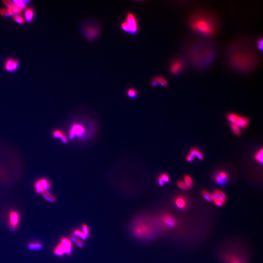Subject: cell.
Instances as JSON below:
<instances>
[{
	"mask_svg": "<svg viewBox=\"0 0 263 263\" xmlns=\"http://www.w3.org/2000/svg\"><path fill=\"white\" fill-rule=\"evenodd\" d=\"M75 243H76L77 246L79 247V248H83L85 247V243H83L82 240H80V239L77 240V241Z\"/></svg>",
	"mask_w": 263,
	"mask_h": 263,
	"instance_id": "obj_38",
	"label": "cell"
},
{
	"mask_svg": "<svg viewBox=\"0 0 263 263\" xmlns=\"http://www.w3.org/2000/svg\"><path fill=\"white\" fill-rule=\"evenodd\" d=\"M157 182H158V184H159L160 186H164V184H165V183L164 182V181L162 180V179L159 176H158V178H157Z\"/></svg>",
	"mask_w": 263,
	"mask_h": 263,
	"instance_id": "obj_41",
	"label": "cell"
},
{
	"mask_svg": "<svg viewBox=\"0 0 263 263\" xmlns=\"http://www.w3.org/2000/svg\"><path fill=\"white\" fill-rule=\"evenodd\" d=\"M227 118L230 123L236 125L240 128H247L250 123L249 118L233 113H228Z\"/></svg>",
	"mask_w": 263,
	"mask_h": 263,
	"instance_id": "obj_4",
	"label": "cell"
},
{
	"mask_svg": "<svg viewBox=\"0 0 263 263\" xmlns=\"http://www.w3.org/2000/svg\"><path fill=\"white\" fill-rule=\"evenodd\" d=\"M230 127L232 131L236 135H240L241 134V130L240 127L236 125L233 124L232 123H230Z\"/></svg>",
	"mask_w": 263,
	"mask_h": 263,
	"instance_id": "obj_26",
	"label": "cell"
},
{
	"mask_svg": "<svg viewBox=\"0 0 263 263\" xmlns=\"http://www.w3.org/2000/svg\"><path fill=\"white\" fill-rule=\"evenodd\" d=\"M154 77L157 81V85H159L164 87H167L168 85V81L163 77L158 76H156Z\"/></svg>",
	"mask_w": 263,
	"mask_h": 263,
	"instance_id": "obj_21",
	"label": "cell"
},
{
	"mask_svg": "<svg viewBox=\"0 0 263 263\" xmlns=\"http://www.w3.org/2000/svg\"><path fill=\"white\" fill-rule=\"evenodd\" d=\"M184 67L183 62L180 59L173 60L170 66V71L173 75H178L180 73Z\"/></svg>",
	"mask_w": 263,
	"mask_h": 263,
	"instance_id": "obj_7",
	"label": "cell"
},
{
	"mask_svg": "<svg viewBox=\"0 0 263 263\" xmlns=\"http://www.w3.org/2000/svg\"><path fill=\"white\" fill-rule=\"evenodd\" d=\"M263 149H261V150L258 151L256 153V154L255 155L254 158L259 163L262 164L263 161Z\"/></svg>",
	"mask_w": 263,
	"mask_h": 263,
	"instance_id": "obj_29",
	"label": "cell"
},
{
	"mask_svg": "<svg viewBox=\"0 0 263 263\" xmlns=\"http://www.w3.org/2000/svg\"><path fill=\"white\" fill-rule=\"evenodd\" d=\"M162 222L167 227L174 228L176 226V220L170 215H164L162 217Z\"/></svg>",
	"mask_w": 263,
	"mask_h": 263,
	"instance_id": "obj_11",
	"label": "cell"
},
{
	"mask_svg": "<svg viewBox=\"0 0 263 263\" xmlns=\"http://www.w3.org/2000/svg\"><path fill=\"white\" fill-rule=\"evenodd\" d=\"M192 30L201 35L211 36L216 32V24L211 17L206 15L197 14L192 17L189 21Z\"/></svg>",
	"mask_w": 263,
	"mask_h": 263,
	"instance_id": "obj_1",
	"label": "cell"
},
{
	"mask_svg": "<svg viewBox=\"0 0 263 263\" xmlns=\"http://www.w3.org/2000/svg\"><path fill=\"white\" fill-rule=\"evenodd\" d=\"M56 255L58 256H63L65 254L64 247L61 243L57 245L53 251Z\"/></svg>",
	"mask_w": 263,
	"mask_h": 263,
	"instance_id": "obj_16",
	"label": "cell"
},
{
	"mask_svg": "<svg viewBox=\"0 0 263 263\" xmlns=\"http://www.w3.org/2000/svg\"><path fill=\"white\" fill-rule=\"evenodd\" d=\"M247 53L244 52H237L234 53L233 55L232 56L231 59V62L232 64L234 67H236L237 68L241 69H247V66L251 64V56L248 57Z\"/></svg>",
	"mask_w": 263,
	"mask_h": 263,
	"instance_id": "obj_3",
	"label": "cell"
},
{
	"mask_svg": "<svg viewBox=\"0 0 263 263\" xmlns=\"http://www.w3.org/2000/svg\"><path fill=\"white\" fill-rule=\"evenodd\" d=\"M70 241L76 243L77 241V240H79V238L76 236H74V234H70Z\"/></svg>",
	"mask_w": 263,
	"mask_h": 263,
	"instance_id": "obj_39",
	"label": "cell"
},
{
	"mask_svg": "<svg viewBox=\"0 0 263 263\" xmlns=\"http://www.w3.org/2000/svg\"><path fill=\"white\" fill-rule=\"evenodd\" d=\"M214 202V204L217 207H223L224 205L225 202L222 200L220 198H217L212 201Z\"/></svg>",
	"mask_w": 263,
	"mask_h": 263,
	"instance_id": "obj_35",
	"label": "cell"
},
{
	"mask_svg": "<svg viewBox=\"0 0 263 263\" xmlns=\"http://www.w3.org/2000/svg\"><path fill=\"white\" fill-rule=\"evenodd\" d=\"M126 94L128 97L132 99L137 98L139 95L138 91L133 88H130L128 89L126 91Z\"/></svg>",
	"mask_w": 263,
	"mask_h": 263,
	"instance_id": "obj_23",
	"label": "cell"
},
{
	"mask_svg": "<svg viewBox=\"0 0 263 263\" xmlns=\"http://www.w3.org/2000/svg\"><path fill=\"white\" fill-rule=\"evenodd\" d=\"M177 186L180 189H182L184 191H186L188 189V187H187L186 184L183 181H178L177 183Z\"/></svg>",
	"mask_w": 263,
	"mask_h": 263,
	"instance_id": "obj_34",
	"label": "cell"
},
{
	"mask_svg": "<svg viewBox=\"0 0 263 263\" xmlns=\"http://www.w3.org/2000/svg\"><path fill=\"white\" fill-rule=\"evenodd\" d=\"M83 34L88 40L92 41L96 39L99 33V28L95 25L86 24L83 28Z\"/></svg>",
	"mask_w": 263,
	"mask_h": 263,
	"instance_id": "obj_6",
	"label": "cell"
},
{
	"mask_svg": "<svg viewBox=\"0 0 263 263\" xmlns=\"http://www.w3.org/2000/svg\"><path fill=\"white\" fill-rule=\"evenodd\" d=\"M34 16V11L33 9L32 8L27 9L25 11V17H26V21L28 23H30L32 21Z\"/></svg>",
	"mask_w": 263,
	"mask_h": 263,
	"instance_id": "obj_18",
	"label": "cell"
},
{
	"mask_svg": "<svg viewBox=\"0 0 263 263\" xmlns=\"http://www.w3.org/2000/svg\"><path fill=\"white\" fill-rule=\"evenodd\" d=\"M0 15L1 16H4V17H10V16H14L16 14L10 9H8V8H5V9L2 8V9H0Z\"/></svg>",
	"mask_w": 263,
	"mask_h": 263,
	"instance_id": "obj_20",
	"label": "cell"
},
{
	"mask_svg": "<svg viewBox=\"0 0 263 263\" xmlns=\"http://www.w3.org/2000/svg\"><path fill=\"white\" fill-rule=\"evenodd\" d=\"M10 229L12 230H15L16 227L19 223V215L15 211H11L9 214Z\"/></svg>",
	"mask_w": 263,
	"mask_h": 263,
	"instance_id": "obj_9",
	"label": "cell"
},
{
	"mask_svg": "<svg viewBox=\"0 0 263 263\" xmlns=\"http://www.w3.org/2000/svg\"><path fill=\"white\" fill-rule=\"evenodd\" d=\"M196 157V149H192L186 157V159L188 162H192Z\"/></svg>",
	"mask_w": 263,
	"mask_h": 263,
	"instance_id": "obj_28",
	"label": "cell"
},
{
	"mask_svg": "<svg viewBox=\"0 0 263 263\" xmlns=\"http://www.w3.org/2000/svg\"><path fill=\"white\" fill-rule=\"evenodd\" d=\"M228 173L225 171H220L214 176V179L217 183L224 185L228 180Z\"/></svg>",
	"mask_w": 263,
	"mask_h": 263,
	"instance_id": "obj_10",
	"label": "cell"
},
{
	"mask_svg": "<svg viewBox=\"0 0 263 263\" xmlns=\"http://www.w3.org/2000/svg\"><path fill=\"white\" fill-rule=\"evenodd\" d=\"M60 243L63 246L65 250V254L71 255L72 254V242L67 238H62L60 239Z\"/></svg>",
	"mask_w": 263,
	"mask_h": 263,
	"instance_id": "obj_12",
	"label": "cell"
},
{
	"mask_svg": "<svg viewBox=\"0 0 263 263\" xmlns=\"http://www.w3.org/2000/svg\"><path fill=\"white\" fill-rule=\"evenodd\" d=\"M263 39H262V38H259V39H258L257 41V48L258 49L260 50H262L263 49Z\"/></svg>",
	"mask_w": 263,
	"mask_h": 263,
	"instance_id": "obj_37",
	"label": "cell"
},
{
	"mask_svg": "<svg viewBox=\"0 0 263 263\" xmlns=\"http://www.w3.org/2000/svg\"><path fill=\"white\" fill-rule=\"evenodd\" d=\"M52 135L53 138L56 139H59L62 142H64L67 140V135H65V134L61 130H55L52 132Z\"/></svg>",
	"mask_w": 263,
	"mask_h": 263,
	"instance_id": "obj_14",
	"label": "cell"
},
{
	"mask_svg": "<svg viewBox=\"0 0 263 263\" xmlns=\"http://www.w3.org/2000/svg\"><path fill=\"white\" fill-rule=\"evenodd\" d=\"M13 19L15 22H16L17 23H19V24H23L25 23L24 19L19 15H15L13 16Z\"/></svg>",
	"mask_w": 263,
	"mask_h": 263,
	"instance_id": "obj_32",
	"label": "cell"
},
{
	"mask_svg": "<svg viewBox=\"0 0 263 263\" xmlns=\"http://www.w3.org/2000/svg\"><path fill=\"white\" fill-rule=\"evenodd\" d=\"M39 180L41 183L42 187L44 188L45 191H49L51 187H52V185L47 178H41L39 179Z\"/></svg>",
	"mask_w": 263,
	"mask_h": 263,
	"instance_id": "obj_17",
	"label": "cell"
},
{
	"mask_svg": "<svg viewBox=\"0 0 263 263\" xmlns=\"http://www.w3.org/2000/svg\"><path fill=\"white\" fill-rule=\"evenodd\" d=\"M201 194L205 199L207 201L211 202L212 201V197H211V194L209 193V192H207L206 190H203L202 191Z\"/></svg>",
	"mask_w": 263,
	"mask_h": 263,
	"instance_id": "obj_31",
	"label": "cell"
},
{
	"mask_svg": "<svg viewBox=\"0 0 263 263\" xmlns=\"http://www.w3.org/2000/svg\"><path fill=\"white\" fill-rule=\"evenodd\" d=\"M184 182L186 184L189 188H191L193 185V181L191 176L189 175H185L184 177Z\"/></svg>",
	"mask_w": 263,
	"mask_h": 263,
	"instance_id": "obj_30",
	"label": "cell"
},
{
	"mask_svg": "<svg viewBox=\"0 0 263 263\" xmlns=\"http://www.w3.org/2000/svg\"><path fill=\"white\" fill-rule=\"evenodd\" d=\"M42 194L43 197L50 203H54L56 201L55 197L48 191H45L42 193Z\"/></svg>",
	"mask_w": 263,
	"mask_h": 263,
	"instance_id": "obj_19",
	"label": "cell"
},
{
	"mask_svg": "<svg viewBox=\"0 0 263 263\" xmlns=\"http://www.w3.org/2000/svg\"><path fill=\"white\" fill-rule=\"evenodd\" d=\"M160 177L162 179L163 181H164V183H168L169 182L170 180V177H169V175H167L166 174H161L160 175Z\"/></svg>",
	"mask_w": 263,
	"mask_h": 263,
	"instance_id": "obj_36",
	"label": "cell"
},
{
	"mask_svg": "<svg viewBox=\"0 0 263 263\" xmlns=\"http://www.w3.org/2000/svg\"><path fill=\"white\" fill-rule=\"evenodd\" d=\"M19 63V60L17 59H12L11 58H9L6 60L5 63V69L7 71L13 72L18 68Z\"/></svg>",
	"mask_w": 263,
	"mask_h": 263,
	"instance_id": "obj_8",
	"label": "cell"
},
{
	"mask_svg": "<svg viewBox=\"0 0 263 263\" xmlns=\"http://www.w3.org/2000/svg\"><path fill=\"white\" fill-rule=\"evenodd\" d=\"M225 258L229 263H246L243 262L240 257L232 254L227 255Z\"/></svg>",
	"mask_w": 263,
	"mask_h": 263,
	"instance_id": "obj_15",
	"label": "cell"
},
{
	"mask_svg": "<svg viewBox=\"0 0 263 263\" xmlns=\"http://www.w3.org/2000/svg\"><path fill=\"white\" fill-rule=\"evenodd\" d=\"M81 229H82V232H83V233L85 234L87 238H88L90 236V231L89 229L88 226H87V225L86 224H83L82 225Z\"/></svg>",
	"mask_w": 263,
	"mask_h": 263,
	"instance_id": "obj_33",
	"label": "cell"
},
{
	"mask_svg": "<svg viewBox=\"0 0 263 263\" xmlns=\"http://www.w3.org/2000/svg\"><path fill=\"white\" fill-rule=\"evenodd\" d=\"M85 133V128L83 125L79 123H73L69 128L68 139H73L76 138H81Z\"/></svg>",
	"mask_w": 263,
	"mask_h": 263,
	"instance_id": "obj_5",
	"label": "cell"
},
{
	"mask_svg": "<svg viewBox=\"0 0 263 263\" xmlns=\"http://www.w3.org/2000/svg\"><path fill=\"white\" fill-rule=\"evenodd\" d=\"M34 187L35 189V191L38 194H41V193H42L43 192H45L44 188H43L42 185H41V183L40 182L39 179H38L34 183Z\"/></svg>",
	"mask_w": 263,
	"mask_h": 263,
	"instance_id": "obj_24",
	"label": "cell"
},
{
	"mask_svg": "<svg viewBox=\"0 0 263 263\" xmlns=\"http://www.w3.org/2000/svg\"><path fill=\"white\" fill-rule=\"evenodd\" d=\"M11 1L14 5L20 7L23 9H26L27 4H29L30 2V1H20V0H14Z\"/></svg>",
	"mask_w": 263,
	"mask_h": 263,
	"instance_id": "obj_22",
	"label": "cell"
},
{
	"mask_svg": "<svg viewBox=\"0 0 263 263\" xmlns=\"http://www.w3.org/2000/svg\"><path fill=\"white\" fill-rule=\"evenodd\" d=\"M175 206L178 209L184 210L187 206V201L186 198L183 196H179L175 198Z\"/></svg>",
	"mask_w": 263,
	"mask_h": 263,
	"instance_id": "obj_13",
	"label": "cell"
},
{
	"mask_svg": "<svg viewBox=\"0 0 263 263\" xmlns=\"http://www.w3.org/2000/svg\"><path fill=\"white\" fill-rule=\"evenodd\" d=\"M27 247L29 250H35L42 249V246L40 243H31L28 245Z\"/></svg>",
	"mask_w": 263,
	"mask_h": 263,
	"instance_id": "obj_25",
	"label": "cell"
},
{
	"mask_svg": "<svg viewBox=\"0 0 263 263\" xmlns=\"http://www.w3.org/2000/svg\"><path fill=\"white\" fill-rule=\"evenodd\" d=\"M73 234L74 236L77 237V238L79 237L81 239H82L83 240H85L87 239V237L85 236V234L83 233L82 231H81L79 229H75L73 231Z\"/></svg>",
	"mask_w": 263,
	"mask_h": 263,
	"instance_id": "obj_27",
	"label": "cell"
},
{
	"mask_svg": "<svg viewBox=\"0 0 263 263\" xmlns=\"http://www.w3.org/2000/svg\"><path fill=\"white\" fill-rule=\"evenodd\" d=\"M150 85H151V86L152 87H155L157 86V81H156V79H155V77H153V79L152 80H151V82H150Z\"/></svg>",
	"mask_w": 263,
	"mask_h": 263,
	"instance_id": "obj_40",
	"label": "cell"
},
{
	"mask_svg": "<svg viewBox=\"0 0 263 263\" xmlns=\"http://www.w3.org/2000/svg\"><path fill=\"white\" fill-rule=\"evenodd\" d=\"M121 28L123 31L132 35H135L139 30V24L135 14L133 12L127 13L125 21L121 22Z\"/></svg>",
	"mask_w": 263,
	"mask_h": 263,
	"instance_id": "obj_2",
	"label": "cell"
}]
</instances>
